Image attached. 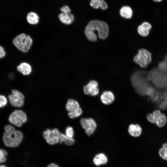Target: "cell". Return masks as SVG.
Segmentation results:
<instances>
[{
  "label": "cell",
  "instance_id": "obj_34",
  "mask_svg": "<svg viewBox=\"0 0 167 167\" xmlns=\"http://www.w3.org/2000/svg\"><path fill=\"white\" fill-rule=\"evenodd\" d=\"M153 1L156 2H161L163 1V0H152Z\"/></svg>",
  "mask_w": 167,
  "mask_h": 167
},
{
  "label": "cell",
  "instance_id": "obj_2",
  "mask_svg": "<svg viewBox=\"0 0 167 167\" xmlns=\"http://www.w3.org/2000/svg\"><path fill=\"white\" fill-rule=\"evenodd\" d=\"M2 139L4 144L11 148L17 147L23 138V133L19 131H16L12 125H7L4 128Z\"/></svg>",
  "mask_w": 167,
  "mask_h": 167
},
{
  "label": "cell",
  "instance_id": "obj_5",
  "mask_svg": "<svg viewBox=\"0 0 167 167\" xmlns=\"http://www.w3.org/2000/svg\"><path fill=\"white\" fill-rule=\"evenodd\" d=\"M25 113L21 110H15L9 116L8 121L12 124L18 127H21L27 121Z\"/></svg>",
  "mask_w": 167,
  "mask_h": 167
},
{
  "label": "cell",
  "instance_id": "obj_9",
  "mask_svg": "<svg viewBox=\"0 0 167 167\" xmlns=\"http://www.w3.org/2000/svg\"><path fill=\"white\" fill-rule=\"evenodd\" d=\"M152 28V24L148 21L143 22L137 28L139 34L143 37L148 36Z\"/></svg>",
  "mask_w": 167,
  "mask_h": 167
},
{
  "label": "cell",
  "instance_id": "obj_8",
  "mask_svg": "<svg viewBox=\"0 0 167 167\" xmlns=\"http://www.w3.org/2000/svg\"><path fill=\"white\" fill-rule=\"evenodd\" d=\"M98 86V83L96 81L91 80L87 84L84 86V92L87 95H90L92 96H96L99 91Z\"/></svg>",
  "mask_w": 167,
  "mask_h": 167
},
{
  "label": "cell",
  "instance_id": "obj_6",
  "mask_svg": "<svg viewBox=\"0 0 167 167\" xmlns=\"http://www.w3.org/2000/svg\"><path fill=\"white\" fill-rule=\"evenodd\" d=\"M61 133L57 128L52 130L47 129L43 132V136L46 142L53 145L59 143Z\"/></svg>",
  "mask_w": 167,
  "mask_h": 167
},
{
  "label": "cell",
  "instance_id": "obj_1",
  "mask_svg": "<svg viewBox=\"0 0 167 167\" xmlns=\"http://www.w3.org/2000/svg\"><path fill=\"white\" fill-rule=\"evenodd\" d=\"M96 32L100 39H106L109 33V27L107 24L104 21L98 20L90 21L85 31L87 39L92 41H96L97 38Z\"/></svg>",
  "mask_w": 167,
  "mask_h": 167
},
{
  "label": "cell",
  "instance_id": "obj_14",
  "mask_svg": "<svg viewBox=\"0 0 167 167\" xmlns=\"http://www.w3.org/2000/svg\"><path fill=\"white\" fill-rule=\"evenodd\" d=\"M108 161V159L106 155L102 153L96 155L94 158L93 162L94 164L99 166L106 164Z\"/></svg>",
  "mask_w": 167,
  "mask_h": 167
},
{
  "label": "cell",
  "instance_id": "obj_27",
  "mask_svg": "<svg viewBox=\"0 0 167 167\" xmlns=\"http://www.w3.org/2000/svg\"><path fill=\"white\" fill-rule=\"evenodd\" d=\"M90 5L91 7L94 9H98L100 7V0L91 1L90 2Z\"/></svg>",
  "mask_w": 167,
  "mask_h": 167
},
{
  "label": "cell",
  "instance_id": "obj_18",
  "mask_svg": "<svg viewBox=\"0 0 167 167\" xmlns=\"http://www.w3.org/2000/svg\"><path fill=\"white\" fill-rule=\"evenodd\" d=\"M39 16L36 13L34 12H30L27 15V21L30 24H37L39 22Z\"/></svg>",
  "mask_w": 167,
  "mask_h": 167
},
{
  "label": "cell",
  "instance_id": "obj_13",
  "mask_svg": "<svg viewBox=\"0 0 167 167\" xmlns=\"http://www.w3.org/2000/svg\"><path fill=\"white\" fill-rule=\"evenodd\" d=\"M18 71L24 75H28L31 72L32 68L28 63L23 62L18 66L17 68Z\"/></svg>",
  "mask_w": 167,
  "mask_h": 167
},
{
  "label": "cell",
  "instance_id": "obj_10",
  "mask_svg": "<svg viewBox=\"0 0 167 167\" xmlns=\"http://www.w3.org/2000/svg\"><path fill=\"white\" fill-rule=\"evenodd\" d=\"M101 100L104 104L109 105L112 103L114 100L115 97L113 93L110 91L104 92L100 97Z\"/></svg>",
  "mask_w": 167,
  "mask_h": 167
},
{
  "label": "cell",
  "instance_id": "obj_17",
  "mask_svg": "<svg viewBox=\"0 0 167 167\" xmlns=\"http://www.w3.org/2000/svg\"><path fill=\"white\" fill-rule=\"evenodd\" d=\"M8 97L12 106L16 107H21L23 106L24 102L23 100L16 98L12 94L9 95Z\"/></svg>",
  "mask_w": 167,
  "mask_h": 167
},
{
  "label": "cell",
  "instance_id": "obj_25",
  "mask_svg": "<svg viewBox=\"0 0 167 167\" xmlns=\"http://www.w3.org/2000/svg\"><path fill=\"white\" fill-rule=\"evenodd\" d=\"M65 135L69 138H73L74 131L73 128L70 126H67L65 130Z\"/></svg>",
  "mask_w": 167,
  "mask_h": 167
},
{
  "label": "cell",
  "instance_id": "obj_22",
  "mask_svg": "<svg viewBox=\"0 0 167 167\" xmlns=\"http://www.w3.org/2000/svg\"><path fill=\"white\" fill-rule=\"evenodd\" d=\"M82 113V109L80 107H79L74 112H68V115L70 118H74L80 116Z\"/></svg>",
  "mask_w": 167,
  "mask_h": 167
},
{
  "label": "cell",
  "instance_id": "obj_24",
  "mask_svg": "<svg viewBox=\"0 0 167 167\" xmlns=\"http://www.w3.org/2000/svg\"><path fill=\"white\" fill-rule=\"evenodd\" d=\"M12 94L15 97L20 99L23 100L24 98V95L19 91L16 89L11 90Z\"/></svg>",
  "mask_w": 167,
  "mask_h": 167
},
{
  "label": "cell",
  "instance_id": "obj_4",
  "mask_svg": "<svg viewBox=\"0 0 167 167\" xmlns=\"http://www.w3.org/2000/svg\"><path fill=\"white\" fill-rule=\"evenodd\" d=\"M32 42L31 38L24 33L17 36L13 40L14 45L19 50L24 52H26L29 50Z\"/></svg>",
  "mask_w": 167,
  "mask_h": 167
},
{
  "label": "cell",
  "instance_id": "obj_21",
  "mask_svg": "<svg viewBox=\"0 0 167 167\" xmlns=\"http://www.w3.org/2000/svg\"><path fill=\"white\" fill-rule=\"evenodd\" d=\"M160 156L163 160L167 161V143H164L159 150Z\"/></svg>",
  "mask_w": 167,
  "mask_h": 167
},
{
  "label": "cell",
  "instance_id": "obj_19",
  "mask_svg": "<svg viewBox=\"0 0 167 167\" xmlns=\"http://www.w3.org/2000/svg\"><path fill=\"white\" fill-rule=\"evenodd\" d=\"M75 142V139L73 138H70L67 137L65 134L61 133L59 143H63L68 146H71Z\"/></svg>",
  "mask_w": 167,
  "mask_h": 167
},
{
  "label": "cell",
  "instance_id": "obj_35",
  "mask_svg": "<svg viewBox=\"0 0 167 167\" xmlns=\"http://www.w3.org/2000/svg\"><path fill=\"white\" fill-rule=\"evenodd\" d=\"M0 167H6L4 165H0Z\"/></svg>",
  "mask_w": 167,
  "mask_h": 167
},
{
  "label": "cell",
  "instance_id": "obj_11",
  "mask_svg": "<svg viewBox=\"0 0 167 167\" xmlns=\"http://www.w3.org/2000/svg\"><path fill=\"white\" fill-rule=\"evenodd\" d=\"M128 131L129 134L134 137H138L141 134L142 129L138 124H131L129 126Z\"/></svg>",
  "mask_w": 167,
  "mask_h": 167
},
{
  "label": "cell",
  "instance_id": "obj_3",
  "mask_svg": "<svg viewBox=\"0 0 167 167\" xmlns=\"http://www.w3.org/2000/svg\"><path fill=\"white\" fill-rule=\"evenodd\" d=\"M133 61L141 68H146L152 61V53L148 49L140 48L134 57Z\"/></svg>",
  "mask_w": 167,
  "mask_h": 167
},
{
  "label": "cell",
  "instance_id": "obj_29",
  "mask_svg": "<svg viewBox=\"0 0 167 167\" xmlns=\"http://www.w3.org/2000/svg\"><path fill=\"white\" fill-rule=\"evenodd\" d=\"M60 10L62 13H70L71 10L69 6L67 5H65L62 7Z\"/></svg>",
  "mask_w": 167,
  "mask_h": 167
},
{
  "label": "cell",
  "instance_id": "obj_32",
  "mask_svg": "<svg viewBox=\"0 0 167 167\" xmlns=\"http://www.w3.org/2000/svg\"><path fill=\"white\" fill-rule=\"evenodd\" d=\"M6 54V53L3 48L0 45V59L4 58Z\"/></svg>",
  "mask_w": 167,
  "mask_h": 167
},
{
  "label": "cell",
  "instance_id": "obj_28",
  "mask_svg": "<svg viewBox=\"0 0 167 167\" xmlns=\"http://www.w3.org/2000/svg\"><path fill=\"white\" fill-rule=\"evenodd\" d=\"M100 7L103 10H106L108 8V5L104 0H100Z\"/></svg>",
  "mask_w": 167,
  "mask_h": 167
},
{
  "label": "cell",
  "instance_id": "obj_20",
  "mask_svg": "<svg viewBox=\"0 0 167 167\" xmlns=\"http://www.w3.org/2000/svg\"><path fill=\"white\" fill-rule=\"evenodd\" d=\"M166 122L167 118L165 115L161 113L156 120L155 123L158 127H162L165 125Z\"/></svg>",
  "mask_w": 167,
  "mask_h": 167
},
{
  "label": "cell",
  "instance_id": "obj_33",
  "mask_svg": "<svg viewBox=\"0 0 167 167\" xmlns=\"http://www.w3.org/2000/svg\"><path fill=\"white\" fill-rule=\"evenodd\" d=\"M47 167H59L57 164L54 163H51L49 164Z\"/></svg>",
  "mask_w": 167,
  "mask_h": 167
},
{
  "label": "cell",
  "instance_id": "obj_16",
  "mask_svg": "<svg viewBox=\"0 0 167 167\" xmlns=\"http://www.w3.org/2000/svg\"><path fill=\"white\" fill-rule=\"evenodd\" d=\"M121 16L125 18L130 19L133 16V12L131 8L128 6L122 7L120 11Z\"/></svg>",
  "mask_w": 167,
  "mask_h": 167
},
{
  "label": "cell",
  "instance_id": "obj_15",
  "mask_svg": "<svg viewBox=\"0 0 167 167\" xmlns=\"http://www.w3.org/2000/svg\"><path fill=\"white\" fill-rule=\"evenodd\" d=\"M79 107V105L78 102L72 99L68 100L66 106V109L68 112H74Z\"/></svg>",
  "mask_w": 167,
  "mask_h": 167
},
{
  "label": "cell",
  "instance_id": "obj_36",
  "mask_svg": "<svg viewBox=\"0 0 167 167\" xmlns=\"http://www.w3.org/2000/svg\"><path fill=\"white\" fill-rule=\"evenodd\" d=\"M91 0V1H93L95 0Z\"/></svg>",
  "mask_w": 167,
  "mask_h": 167
},
{
  "label": "cell",
  "instance_id": "obj_12",
  "mask_svg": "<svg viewBox=\"0 0 167 167\" xmlns=\"http://www.w3.org/2000/svg\"><path fill=\"white\" fill-rule=\"evenodd\" d=\"M58 18L60 21L63 24H70L74 21V16L71 13H60L58 15Z\"/></svg>",
  "mask_w": 167,
  "mask_h": 167
},
{
  "label": "cell",
  "instance_id": "obj_31",
  "mask_svg": "<svg viewBox=\"0 0 167 167\" xmlns=\"http://www.w3.org/2000/svg\"><path fill=\"white\" fill-rule=\"evenodd\" d=\"M161 113V111L159 110H156L153 112L152 114L156 122Z\"/></svg>",
  "mask_w": 167,
  "mask_h": 167
},
{
  "label": "cell",
  "instance_id": "obj_30",
  "mask_svg": "<svg viewBox=\"0 0 167 167\" xmlns=\"http://www.w3.org/2000/svg\"><path fill=\"white\" fill-rule=\"evenodd\" d=\"M147 120L150 122L152 123H155L156 121L153 116L152 114L149 113L147 116Z\"/></svg>",
  "mask_w": 167,
  "mask_h": 167
},
{
  "label": "cell",
  "instance_id": "obj_26",
  "mask_svg": "<svg viewBox=\"0 0 167 167\" xmlns=\"http://www.w3.org/2000/svg\"><path fill=\"white\" fill-rule=\"evenodd\" d=\"M7 103V100L6 97L3 95H0V108L5 106Z\"/></svg>",
  "mask_w": 167,
  "mask_h": 167
},
{
  "label": "cell",
  "instance_id": "obj_7",
  "mask_svg": "<svg viewBox=\"0 0 167 167\" xmlns=\"http://www.w3.org/2000/svg\"><path fill=\"white\" fill-rule=\"evenodd\" d=\"M80 123L85 130V133L88 136H90L93 134L96 128V123L92 118H81L80 120Z\"/></svg>",
  "mask_w": 167,
  "mask_h": 167
},
{
  "label": "cell",
  "instance_id": "obj_23",
  "mask_svg": "<svg viewBox=\"0 0 167 167\" xmlns=\"http://www.w3.org/2000/svg\"><path fill=\"white\" fill-rule=\"evenodd\" d=\"M7 153L6 151L4 149H0V163L5 162L6 160V157Z\"/></svg>",
  "mask_w": 167,
  "mask_h": 167
}]
</instances>
